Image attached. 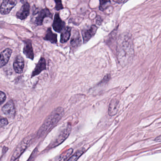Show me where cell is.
Wrapping results in <instances>:
<instances>
[{
  "instance_id": "cell-2",
  "label": "cell",
  "mask_w": 161,
  "mask_h": 161,
  "mask_svg": "<svg viewBox=\"0 0 161 161\" xmlns=\"http://www.w3.org/2000/svg\"><path fill=\"white\" fill-rule=\"evenodd\" d=\"M133 43L130 39L125 38L121 42L117 51L118 59L122 65H125L130 61L133 55Z\"/></svg>"
},
{
  "instance_id": "cell-17",
  "label": "cell",
  "mask_w": 161,
  "mask_h": 161,
  "mask_svg": "<svg viewBox=\"0 0 161 161\" xmlns=\"http://www.w3.org/2000/svg\"><path fill=\"white\" fill-rule=\"evenodd\" d=\"M118 100L116 99H112L111 101L108 109V113L110 116H113L116 114L118 110Z\"/></svg>"
},
{
  "instance_id": "cell-12",
  "label": "cell",
  "mask_w": 161,
  "mask_h": 161,
  "mask_svg": "<svg viewBox=\"0 0 161 161\" xmlns=\"http://www.w3.org/2000/svg\"><path fill=\"white\" fill-rule=\"evenodd\" d=\"M12 51L10 49H6L0 54V68L8 63L11 56Z\"/></svg>"
},
{
  "instance_id": "cell-8",
  "label": "cell",
  "mask_w": 161,
  "mask_h": 161,
  "mask_svg": "<svg viewBox=\"0 0 161 161\" xmlns=\"http://www.w3.org/2000/svg\"><path fill=\"white\" fill-rule=\"evenodd\" d=\"M81 44V39L79 33L78 31L74 32L73 36L71 40V48L73 51L76 50L77 48L79 47Z\"/></svg>"
},
{
  "instance_id": "cell-1",
  "label": "cell",
  "mask_w": 161,
  "mask_h": 161,
  "mask_svg": "<svg viewBox=\"0 0 161 161\" xmlns=\"http://www.w3.org/2000/svg\"><path fill=\"white\" fill-rule=\"evenodd\" d=\"M64 114V110L62 107H58L54 109L47 117L42 126L38 131L37 134L38 137L39 138L43 137L49 133L60 120Z\"/></svg>"
},
{
  "instance_id": "cell-19",
  "label": "cell",
  "mask_w": 161,
  "mask_h": 161,
  "mask_svg": "<svg viewBox=\"0 0 161 161\" xmlns=\"http://www.w3.org/2000/svg\"><path fill=\"white\" fill-rule=\"evenodd\" d=\"M44 39V40L50 41L52 43H56L57 42V35L53 33L51 30V28L48 29Z\"/></svg>"
},
{
  "instance_id": "cell-18",
  "label": "cell",
  "mask_w": 161,
  "mask_h": 161,
  "mask_svg": "<svg viewBox=\"0 0 161 161\" xmlns=\"http://www.w3.org/2000/svg\"><path fill=\"white\" fill-rule=\"evenodd\" d=\"M73 152V148H69L57 157L55 161H67L72 156Z\"/></svg>"
},
{
  "instance_id": "cell-6",
  "label": "cell",
  "mask_w": 161,
  "mask_h": 161,
  "mask_svg": "<svg viewBox=\"0 0 161 161\" xmlns=\"http://www.w3.org/2000/svg\"><path fill=\"white\" fill-rule=\"evenodd\" d=\"M98 28L95 25H92L88 29L83 30L82 31L83 42L86 43L88 42L93 37H94L96 32L97 31Z\"/></svg>"
},
{
  "instance_id": "cell-23",
  "label": "cell",
  "mask_w": 161,
  "mask_h": 161,
  "mask_svg": "<svg viewBox=\"0 0 161 161\" xmlns=\"http://www.w3.org/2000/svg\"><path fill=\"white\" fill-rule=\"evenodd\" d=\"M8 124V121L7 119L0 117V128L7 125Z\"/></svg>"
},
{
  "instance_id": "cell-4",
  "label": "cell",
  "mask_w": 161,
  "mask_h": 161,
  "mask_svg": "<svg viewBox=\"0 0 161 161\" xmlns=\"http://www.w3.org/2000/svg\"><path fill=\"white\" fill-rule=\"evenodd\" d=\"M71 131V127L70 125H68L66 128L62 130L50 145L51 148H55L62 144L69 137Z\"/></svg>"
},
{
  "instance_id": "cell-27",
  "label": "cell",
  "mask_w": 161,
  "mask_h": 161,
  "mask_svg": "<svg viewBox=\"0 0 161 161\" xmlns=\"http://www.w3.org/2000/svg\"><path fill=\"white\" fill-rule=\"evenodd\" d=\"M128 0H117V2L118 4H124L125 2H127Z\"/></svg>"
},
{
  "instance_id": "cell-16",
  "label": "cell",
  "mask_w": 161,
  "mask_h": 161,
  "mask_svg": "<svg viewBox=\"0 0 161 161\" xmlns=\"http://www.w3.org/2000/svg\"><path fill=\"white\" fill-rule=\"evenodd\" d=\"M71 32V28L66 27L64 28L61 34L60 42L61 43L66 42L69 39Z\"/></svg>"
},
{
  "instance_id": "cell-5",
  "label": "cell",
  "mask_w": 161,
  "mask_h": 161,
  "mask_svg": "<svg viewBox=\"0 0 161 161\" xmlns=\"http://www.w3.org/2000/svg\"><path fill=\"white\" fill-rule=\"evenodd\" d=\"M17 2V0H4L0 7L1 13L3 15L9 13Z\"/></svg>"
},
{
  "instance_id": "cell-3",
  "label": "cell",
  "mask_w": 161,
  "mask_h": 161,
  "mask_svg": "<svg viewBox=\"0 0 161 161\" xmlns=\"http://www.w3.org/2000/svg\"><path fill=\"white\" fill-rule=\"evenodd\" d=\"M33 139L32 136H29L25 138L24 140L19 145V146L16 148L12 154L11 158V161H15L18 159V158L20 157V155L24 152V151L28 148L29 145Z\"/></svg>"
},
{
  "instance_id": "cell-14",
  "label": "cell",
  "mask_w": 161,
  "mask_h": 161,
  "mask_svg": "<svg viewBox=\"0 0 161 161\" xmlns=\"http://www.w3.org/2000/svg\"><path fill=\"white\" fill-rule=\"evenodd\" d=\"M46 69V63L45 59L43 57H42L39 61L37 66L35 67L34 71L32 74V77L38 75L42 71Z\"/></svg>"
},
{
  "instance_id": "cell-24",
  "label": "cell",
  "mask_w": 161,
  "mask_h": 161,
  "mask_svg": "<svg viewBox=\"0 0 161 161\" xmlns=\"http://www.w3.org/2000/svg\"><path fill=\"white\" fill-rule=\"evenodd\" d=\"M6 98V97L4 93L0 91V105H1L5 101Z\"/></svg>"
},
{
  "instance_id": "cell-21",
  "label": "cell",
  "mask_w": 161,
  "mask_h": 161,
  "mask_svg": "<svg viewBox=\"0 0 161 161\" xmlns=\"http://www.w3.org/2000/svg\"><path fill=\"white\" fill-rule=\"evenodd\" d=\"M100 1V5H99V9L101 10H104L106 8V6L111 2L110 0H99Z\"/></svg>"
},
{
  "instance_id": "cell-26",
  "label": "cell",
  "mask_w": 161,
  "mask_h": 161,
  "mask_svg": "<svg viewBox=\"0 0 161 161\" xmlns=\"http://www.w3.org/2000/svg\"><path fill=\"white\" fill-rule=\"evenodd\" d=\"M96 24L98 25H101L102 23V19H101V17H98V18L97 19H96Z\"/></svg>"
},
{
  "instance_id": "cell-15",
  "label": "cell",
  "mask_w": 161,
  "mask_h": 161,
  "mask_svg": "<svg viewBox=\"0 0 161 161\" xmlns=\"http://www.w3.org/2000/svg\"><path fill=\"white\" fill-rule=\"evenodd\" d=\"M24 53L28 58L31 60H33L34 57L33 50L32 44L30 41H25L24 48Z\"/></svg>"
},
{
  "instance_id": "cell-25",
  "label": "cell",
  "mask_w": 161,
  "mask_h": 161,
  "mask_svg": "<svg viewBox=\"0 0 161 161\" xmlns=\"http://www.w3.org/2000/svg\"><path fill=\"white\" fill-rule=\"evenodd\" d=\"M37 149H35L33 153L31 154V157H30L29 159L28 160V161H33V159H34V158L35 157V154H37Z\"/></svg>"
},
{
  "instance_id": "cell-22",
  "label": "cell",
  "mask_w": 161,
  "mask_h": 161,
  "mask_svg": "<svg viewBox=\"0 0 161 161\" xmlns=\"http://www.w3.org/2000/svg\"><path fill=\"white\" fill-rule=\"evenodd\" d=\"M56 2L55 9L59 10L63 9V6L62 4L61 0H54Z\"/></svg>"
},
{
  "instance_id": "cell-13",
  "label": "cell",
  "mask_w": 161,
  "mask_h": 161,
  "mask_svg": "<svg viewBox=\"0 0 161 161\" xmlns=\"http://www.w3.org/2000/svg\"><path fill=\"white\" fill-rule=\"evenodd\" d=\"M14 69L16 73L21 74L24 67V61L21 56H18L13 64Z\"/></svg>"
},
{
  "instance_id": "cell-11",
  "label": "cell",
  "mask_w": 161,
  "mask_h": 161,
  "mask_svg": "<svg viewBox=\"0 0 161 161\" xmlns=\"http://www.w3.org/2000/svg\"><path fill=\"white\" fill-rule=\"evenodd\" d=\"M65 26V23L61 19L59 14L56 13L54 17L53 23V28L56 32H60L63 30Z\"/></svg>"
},
{
  "instance_id": "cell-7",
  "label": "cell",
  "mask_w": 161,
  "mask_h": 161,
  "mask_svg": "<svg viewBox=\"0 0 161 161\" xmlns=\"http://www.w3.org/2000/svg\"><path fill=\"white\" fill-rule=\"evenodd\" d=\"M2 111L8 117L13 118L15 116L16 111L14 105L12 101H10L3 107Z\"/></svg>"
},
{
  "instance_id": "cell-9",
  "label": "cell",
  "mask_w": 161,
  "mask_h": 161,
  "mask_svg": "<svg viewBox=\"0 0 161 161\" xmlns=\"http://www.w3.org/2000/svg\"><path fill=\"white\" fill-rule=\"evenodd\" d=\"M30 13V5L28 2L22 6L20 10L17 13V17L21 20L24 19L28 17Z\"/></svg>"
},
{
  "instance_id": "cell-28",
  "label": "cell",
  "mask_w": 161,
  "mask_h": 161,
  "mask_svg": "<svg viewBox=\"0 0 161 161\" xmlns=\"http://www.w3.org/2000/svg\"><path fill=\"white\" fill-rule=\"evenodd\" d=\"M25 1H26V0H21V1L23 2H25Z\"/></svg>"
},
{
  "instance_id": "cell-20",
  "label": "cell",
  "mask_w": 161,
  "mask_h": 161,
  "mask_svg": "<svg viewBox=\"0 0 161 161\" xmlns=\"http://www.w3.org/2000/svg\"><path fill=\"white\" fill-rule=\"evenodd\" d=\"M85 152V149L84 148H82L79 149L77 152L73 154L69 158V159L67 161H77L78 160L80 157L82 156V154Z\"/></svg>"
},
{
  "instance_id": "cell-10",
  "label": "cell",
  "mask_w": 161,
  "mask_h": 161,
  "mask_svg": "<svg viewBox=\"0 0 161 161\" xmlns=\"http://www.w3.org/2000/svg\"><path fill=\"white\" fill-rule=\"evenodd\" d=\"M52 14L48 9H44L41 10L36 18L35 23L37 25H42L43 19L46 17H52Z\"/></svg>"
}]
</instances>
